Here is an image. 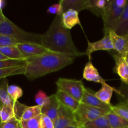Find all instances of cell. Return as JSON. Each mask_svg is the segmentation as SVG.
I'll use <instances>...</instances> for the list:
<instances>
[{
  "instance_id": "obj_24",
  "label": "cell",
  "mask_w": 128,
  "mask_h": 128,
  "mask_svg": "<svg viewBox=\"0 0 128 128\" xmlns=\"http://www.w3.org/2000/svg\"><path fill=\"white\" fill-rule=\"evenodd\" d=\"M81 128H111V127L105 114L84 124Z\"/></svg>"
},
{
  "instance_id": "obj_16",
  "label": "cell",
  "mask_w": 128,
  "mask_h": 128,
  "mask_svg": "<svg viewBox=\"0 0 128 128\" xmlns=\"http://www.w3.org/2000/svg\"><path fill=\"white\" fill-rule=\"evenodd\" d=\"M50 101L49 103L41 108V114L46 115L54 121L58 116L60 104L55 94L50 96Z\"/></svg>"
},
{
  "instance_id": "obj_38",
  "label": "cell",
  "mask_w": 128,
  "mask_h": 128,
  "mask_svg": "<svg viewBox=\"0 0 128 128\" xmlns=\"http://www.w3.org/2000/svg\"><path fill=\"white\" fill-rule=\"evenodd\" d=\"M120 56H121V55H120ZM121 56L123 58V59H124V61H125V62L127 63V64L128 65V52L125 53V54L122 55Z\"/></svg>"
},
{
  "instance_id": "obj_13",
  "label": "cell",
  "mask_w": 128,
  "mask_h": 128,
  "mask_svg": "<svg viewBox=\"0 0 128 128\" xmlns=\"http://www.w3.org/2000/svg\"><path fill=\"white\" fill-rule=\"evenodd\" d=\"M60 105L67 108L72 112H75L79 108L80 102L66 92L57 90L55 94Z\"/></svg>"
},
{
  "instance_id": "obj_28",
  "label": "cell",
  "mask_w": 128,
  "mask_h": 128,
  "mask_svg": "<svg viewBox=\"0 0 128 128\" xmlns=\"http://www.w3.org/2000/svg\"><path fill=\"white\" fill-rule=\"evenodd\" d=\"M26 64V59L25 60H6L0 61V69L15 66H25Z\"/></svg>"
},
{
  "instance_id": "obj_37",
  "label": "cell",
  "mask_w": 128,
  "mask_h": 128,
  "mask_svg": "<svg viewBox=\"0 0 128 128\" xmlns=\"http://www.w3.org/2000/svg\"><path fill=\"white\" fill-rule=\"evenodd\" d=\"M114 3L117 7L120 8H124L126 6L127 0H114Z\"/></svg>"
},
{
  "instance_id": "obj_15",
  "label": "cell",
  "mask_w": 128,
  "mask_h": 128,
  "mask_svg": "<svg viewBox=\"0 0 128 128\" xmlns=\"http://www.w3.org/2000/svg\"><path fill=\"white\" fill-rule=\"evenodd\" d=\"M83 78L88 81L99 82L100 84L105 82V80L100 76L98 70L93 65L90 60H89L84 68L83 71Z\"/></svg>"
},
{
  "instance_id": "obj_6",
  "label": "cell",
  "mask_w": 128,
  "mask_h": 128,
  "mask_svg": "<svg viewBox=\"0 0 128 128\" xmlns=\"http://www.w3.org/2000/svg\"><path fill=\"white\" fill-rule=\"evenodd\" d=\"M107 112L101 109L80 102L79 108L76 112H74V116L78 125L81 127L84 124L107 114Z\"/></svg>"
},
{
  "instance_id": "obj_19",
  "label": "cell",
  "mask_w": 128,
  "mask_h": 128,
  "mask_svg": "<svg viewBox=\"0 0 128 128\" xmlns=\"http://www.w3.org/2000/svg\"><path fill=\"white\" fill-rule=\"evenodd\" d=\"M114 31L120 36L128 34V1Z\"/></svg>"
},
{
  "instance_id": "obj_9",
  "label": "cell",
  "mask_w": 128,
  "mask_h": 128,
  "mask_svg": "<svg viewBox=\"0 0 128 128\" xmlns=\"http://www.w3.org/2000/svg\"><path fill=\"white\" fill-rule=\"evenodd\" d=\"M16 46L26 58L53 52L43 45L33 42L19 43Z\"/></svg>"
},
{
  "instance_id": "obj_11",
  "label": "cell",
  "mask_w": 128,
  "mask_h": 128,
  "mask_svg": "<svg viewBox=\"0 0 128 128\" xmlns=\"http://www.w3.org/2000/svg\"><path fill=\"white\" fill-rule=\"evenodd\" d=\"M114 50L119 54L123 55L128 52V35L120 36L114 31H109Z\"/></svg>"
},
{
  "instance_id": "obj_31",
  "label": "cell",
  "mask_w": 128,
  "mask_h": 128,
  "mask_svg": "<svg viewBox=\"0 0 128 128\" xmlns=\"http://www.w3.org/2000/svg\"><path fill=\"white\" fill-rule=\"evenodd\" d=\"M35 101L38 106L42 108L49 103L50 101V96H48L42 90H39L35 96Z\"/></svg>"
},
{
  "instance_id": "obj_8",
  "label": "cell",
  "mask_w": 128,
  "mask_h": 128,
  "mask_svg": "<svg viewBox=\"0 0 128 128\" xmlns=\"http://www.w3.org/2000/svg\"><path fill=\"white\" fill-rule=\"evenodd\" d=\"M55 128H65L69 126L78 125L74 112L60 105L56 120L53 121Z\"/></svg>"
},
{
  "instance_id": "obj_35",
  "label": "cell",
  "mask_w": 128,
  "mask_h": 128,
  "mask_svg": "<svg viewBox=\"0 0 128 128\" xmlns=\"http://www.w3.org/2000/svg\"><path fill=\"white\" fill-rule=\"evenodd\" d=\"M0 128H21L20 121L16 118H13L9 121L1 123Z\"/></svg>"
},
{
  "instance_id": "obj_27",
  "label": "cell",
  "mask_w": 128,
  "mask_h": 128,
  "mask_svg": "<svg viewBox=\"0 0 128 128\" xmlns=\"http://www.w3.org/2000/svg\"><path fill=\"white\" fill-rule=\"evenodd\" d=\"M13 118H15L13 106L2 104L0 110V120L1 123L8 122Z\"/></svg>"
},
{
  "instance_id": "obj_14",
  "label": "cell",
  "mask_w": 128,
  "mask_h": 128,
  "mask_svg": "<svg viewBox=\"0 0 128 128\" xmlns=\"http://www.w3.org/2000/svg\"><path fill=\"white\" fill-rule=\"evenodd\" d=\"M63 8V11L74 10L80 12L82 10L90 9V0H60Z\"/></svg>"
},
{
  "instance_id": "obj_1",
  "label": "cell",
  "mask_w": 128,
  "mask_h": 128,
  "mask_svg": "<svg viewBox=\"0 0 128 128\" xmlns=\"http://www.w3.org/2000/svg\"><path fill=\"white\" fill-rule=\"evenodd\" d=\"M75 56L58 52H50L26 58L25 76L33 81L51 72L61 70L74 62Z\"/></svg>"
},
{
  "instance_id": "obj_34",
  "label": "cell",
  "mask_w": 128,
  "mask_h": 128,
  "mask_svg": "<svg viewBox=\"0 0 128 128\" xmlns=\"http://www.w3.org/2000/svg\"><path fill=\"white\" fill-rule=\"evenodd\" d=\"M116 93L120 96L121 100L128 101V84L121 82L120 88L117 90Z\"/></svg>"
},
{
  "instance_id": "obj_21",
  "label": "cell",
  "mask_w": 128,
  "mask_h": 128,
  "mask_svg": "<svg viewBox=\"0 0 128 128\" xmlns=\"http://www.w3.org/2000/svg\"><path fill=\"white\" fill-rule=\"evenodd\" d=\"M0 52L11 60H25L26 59L17 46H0Z\"/></svg>"
},
{
  "instance_id": "obj_36",
  "label": "cell",
  "mask_w": 128,
  "mask_h": 128,
  "mask_svg": "<svg viewBox=\"0 0 128 128\" xmlns=\"http://www.w3.org/2000/svg\"><path fill=\"white\" fill-rule=\"evenodd\" d=\"M41 128H55L53 121L43 114H41Z\"/></svg>"
},
{
  "instance_id": "obj_20",
  "label": "cell",
  "mask_w": 128,
  "mask_h": 128,
  "mask_svg": "<svg viewBox=\"0 0 128 128\" xmlns=\"http://www.w3.org/2000/svg\"><path fill=\"white\" fill-rule=\"evenodd\" d=\"M8 81L6 78H4L0 81V101L2 104L10 105L14 107L15 102L11 99L8 92Z\"/></svg>"
},
{
  "instance_id": "obj_30",
  "label": "cell",
  "mask_w": 128,
  "mask_h": 128,
  "mask_svg": "<svg viewBox=\"0 0 128 128\" xmlns=\"http://www.w3.org/2000/svg\"><path fill=\"white\" fill-rule=\"evenodd\" d=\"M8 92L14 101H17L23 94V90L17 85H10L8 87Z\"/></svg>"
},
{
  "instance_id": "obj_7",
  "label": "cell",
  "mask_w": 128,
  "mask_h": 128,
  "mask_svg": "<svg viewBox=\"0 0 128 128\" xmlns=\"http://www.w3.org/2000/svg\"><path fill=\"white\" fill-rule=\"evenodd\" d=\"M104 37L100 40L95 42L88 41V46L85 54L89 56L90 60V56L92 52L97 51H110L114 50L111 38H110L109 31H104Z\"/></svg>"
},
{
  "instance_id": "obj_23",
  "label": "cell",
  "mask_w": 128,
  "mask_h": 128,
  "mask_svg": "<svg viewBox=\"0 0 128 128\" xmlns=\"http://www.w3.org/2000/svg\"><path fill=\"white\" fill-rule=\"evenodd\" d=\"M41 114V107L40 106H26L23 110L20 118V121H26L34 118Z\"/></svg>"
},
{
  "instance_id": "obj_5",
  "label": "cell",
  "mask_w": 128,
  "mask_h": 128,
  "mask_svg": "<svg viewBox=\"0 0 128 128\" xmlns=\"http://www.w3.org/2000/svg\"><path fill=\"white\" fill-rule=\"evenodd\" d=\"M56 84L57 90L66 92L78 101L81 102L85 89L81 80L60 78L56 81Z\"/></svg>"
},
{
  "instance_id": "obj_40",
  "label": "cell",
  "mask_w": 128,
  "mask_h": 128,
  "mask_svg": "<svg viewBox=\"0 0 128 128\" xmlns=\"http://www.w3.org/2000/svg\"><path fill=\"white\" fill-rule=\"evenodd\" d=\"M5 1H3V0H0V10H2L3 8L5 6Z\"/></svg>"
},
{
  "instance_id": "obj_17",
  "label": "cell",
  "mask_w": 128,
  "mask_h": 128,
  "mask_svg": "<svg viewBox=\"0 0 128 128\" xmlns=\"http://www.w3.org/2000/svg\"><path fill=\"white\" fill-rule=\"evenodd\" d=\"M61 21L63 25L68 30H71L76 25L81 26L80 19L79 17V12L74 10H69L61 15Z\"/></svg>"
},
{
  "instance_id": "obj_18",
  "label": "cell",
  "mask_w": 128,
  "mask_h": 128,
  "mask_svg": "<svg viewBox=\"0 0 128 128\" xmlns=\"http://www.w3.org/2000/svg\"><path fill=\"white\" fill-rule=\"evenodd\" d=\"M102 87L95 93V96L104 103L107 105H112L110 103L112 96L114 91L117 92V90L109 86L106 82L102 83Z\"/></svg>"
},
{
  "instance_id": "obj_2",
  "label": "cell",
  "mask_w": 128,
  "mask_h": 128,
  "mask_svg": "<svg viewBox=\"0 0 128 128\" xmlns=\"http://www.w3.org/2000/svg\"><path fill=\"white\" fill-rule=\"evenodd\" d=\"M42 45L50 51L73 55L75 57L85 55L77 50L73 42L70 30L63 25L61 15H56L48 30L43 34Z\"/></svg>"
},
{
  "instance_id": "obj_22",
  "label": "cell",
  "mask_w": 128,
  "mask_h": 128,
  "mask_svg": "<svg viewBox=\"0 0 128 128\" xmlns=\"http://www.w3.org/2000/svg\"><path fill=\"white\" fill-rule=\"evenodd\" d=\"M106 115L111 128H128V121L112 111L107 112Z\"/></svg>"
},
{
  "instance_id": "obj_12",
  "label": "cell",
  "mask_w": 128,
  "mask_h": 128,
  "mask_svg": "<svg viewBox=\"0 0 128 128\" xmlns=\"http://www.w3.org/2000/svg\"><path fill=\"white\" fill-rule=\"evenodd\" d=\"M112 57L115 61V66L113 71L120 77L121 82L128 84V65L118 53H113Z\"/></svg>"
},
{
  "instance_id": "obj_42",
  "label": "cell",
  "mask_w": 128,
  "mask_h": 128,
  "mask_svg": "<svg viewBox=\"0 0 128 128\" xmlns=\"http://www.w3.org/2000/svg\"><path fill=\"white\" fill-rule=\"evenodd\" d=\"M65 128H81V127L79 126V125H72V126H69Z\"/></svg>"
},
{
  "instance_id": "obj_44",
  "label": "cell",
  "mask_w": 128,
  "mask_h": 128,
  "mask_svg": "<svg viewBox=\"0 0 128 128\" xmlns=\"http://www.w3.org/2000/svg\"><path fill=\"white\" fill-rule=\"evenodd\" d=\"M127 35H128V34H127Z\"/></svg>"
},
{
  "instance_id": "obj_32",
  "label": "cell",
  "mask_w": 128,
  "mask_h": 128,
  "mask_svg": "<svg viewBox=\"0 0 128 128\" xmlns=\"http://www.w3.org/2000/svg\"><path fill=\"white\" fill-rule=\"evenodd\" d=\"M20 42L10 36L0 34V46H16Z\"/></svg>"
},
{
  "instance_id": "obj_10",
  "label": "cell",
  "mask_w": 128,
  "mask_h": 128,
  "mask_svg": "<svg viewBox=\"0 0 128 128\" xmlns=\"http://www.w3.org/2000/svg\"><path fill=\"white\" fill-rule=\"evenodd\" d=\"M80 102L93 106V107L101 109V110H104L107 112L112 111V105H107L100 101L95 96V93H92L89 89H85L84 95H83L82 99Z\"/></svg>"
},
{
  "instance_id": "obj_39",
  "label": "cell",
  "mask_w": 128,
  "mask_h": 128,
  "mask_svg": "<svg viewBox=\"0 0 128 128\" xmlns=\"http://www.w3.org/2000/svg\"><path fill=\"white\" fill-rule=\"evenodd\" d=\"M5 17H6V16L4 15L2 10H0V22H1V21H3L4 19L5 18Z\"/></svg>"
},
{
  "instance_id": "obj_41",
  "label": "cell",
  "mask_w": 128,
  "mask_h": 128,
  "mask_svg": "<svg viewBox=\"0 0 128 128\" xmlns=\"http://www.w3.org/2000/svg\"><path fill=\"white\" fill-rule=\"evenodd\" d=\"M9 60V59L0 52V61H1V60Z\"/></svg>"
},
{
  "instance_id": "obj_25",
  "label": "cell",
  "mask_w": 128,
  "mask_h": 128,
  "mask_svg": "<svg viewBox=\"0 0 128 128\" xmlns=\"http://www.w3.org/2000/svg\"><path fill=\"white\" fill-rule=\"evenodd\" d=\"M25 71H26V65L0 69V80L6 78L8 76H14V75H24Z\"/></svg>"
},
{
  "instance_id": "obj_33",
  "label": "cell",
  "mask_w": 128,
  "mask_h": 128,
  "mask_svg": "<svg viewBox=\"0 0 128 128\" xmlns=\"http://www.w3.org/2000/svg\"><path fill=\"white\" fill-rule=\"evenodd\" d=\"M47 13L55 14V16L56 15H62L63 11V8L61 2L59 1L58 3L53 4L49 6L48 8L47 9Z\"/></svg>"
},
{
  "instance_id": "obj_26",
  "label": "cell",
  "mask_w": 128,
  "mask_h": 128,
  "mask_svg": "<svg viewBox=\"0 0 128 128\" xmlns=\"http://www.w3.org/2000/svg\"><path fill=\"white\" fill-rule=\"evenodd\" d=\"M112 111L128 121V101L122 100L117 104L112 105Z\"/></svg>"
},
{
  "instance_id": "obj_29",
  "label": "cell",
  "mask_w": 128,
  "mask_h": 128,
  "mask_svg": "<svg viewBox=\"0 0 128 128\" xmlns=\"http://www.w3.org/2000/svg\"><path fill=\"white\" fill-rule=\"evenodd\" d=\"M41 114L38 116L26 121H20L21 128H41Z\"/></svg>"
},
{
  "instance_id": "obj_4",
  "label": "cell",
  "mask_w": 128,
  "mask_h": 128,
  "mask_svg": "<svg viewBox=\"0 0 128 128\" xmlns=\"http://www.w3.org/2000/svg\"><path fill=\"white\" fill-rule=\"evenodd\" d=\"M124 9L117 7L114 0H109L107 5L101 12L104 22V31H114Z\"/></svg>"
},
{
  "instance_id": "obj_3",
  "label": "cell",
  "mask_w": 128,
  "mask_h": 128,
  "mask_svg": "<svg viewBox=\"0 0 128 128\" xmlns=\"http://www.w3.org/2000/svg\"><path fill=\"white\" fill-rule=\"evenodd\" d=\"M0 34L10 36L20 43L33 42L42 45L43 34L27 32L19 28L6 17L0 22Z\"/></svg>"
},
{
  "instance_id": "obj_43",
  "label": "cell",
  "mask_w": 128,
  "mask_h": 128,
  "mask_svg": "<svg viewBox=\"0 0 128 128\" xmlns=\"http://www.w3.org/2000/svg\"><path fill=\"white\" fill-rule=\"evenodd\" d=\"M1 106H2V103H1V102L0 101V110H1ZM1 120H0V126H1Z\"/></svg>"
}]
</instances>
